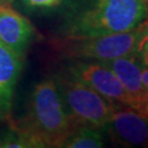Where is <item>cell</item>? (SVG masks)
<instances>
[{
  "mask_svg": "<svg viewBox=\"0 0 148 148\" xmlns=\"http://www.w3.org/2000/svg\"><path fill=\"white\" fill-rule=\"evenodd\" d=\"M145 2H146V5H147V7H148V0H145Z\"/></svg>",
  "mask_w": 148,
  "mask_h": 148,
  "instance_id": "obj_17",
  "label": "cell"
},
{
  "mask_svg": "<svg viewBox=\"0 0 148 148\" xmlns=\"http://www.w3.org/2000/svg\"><path fill=\"white\" fill-rule=\"evenodd\" d=\"M34 34L27 18L16 12L8 2L0 1V42L22 56Z\"/></svg>",
  "mask_w": 148,
  "mask_h": 148,
  "instance_id": "obj_7",
  "label": "cell"
},
{
  "mask_svg": "<svg viewBox=\"0 0 148 148\" xmlns=\"http://www.w3.org/2000/svg\"><path fill=\"white\" fill-rule=\"evenodd\" d=\"M21 57L13 49L0 42V117L11 110L16 81L22 69Z\"/></svg>",
  "mask_w": 148,
  "mask_h": 148,
  "instance_id": "obj_8",
  "label": "cell"
},
{
  "mask_svg": "<svg viewBox=\"0 0 148 148\" xmlns=\"http://www.w3.org/2000/svg\"><path fill=\"white\" fill-rule=\"evenodd\" d=\"M54 79H44L35 85L29 102V113L18 127L31 147H62L74 130Z\"/></svg>",
  "mask_w": 148,
  "mask_h": 148,
  "instance_id": "obj_2",
  "label": "cell"
},
{
  "mask_svg": "<svg viewBox=\"0 0 148 148\" xmlns=\"http://www.w3.org/2000/svg\"><path fill=\"white\" fill-rule=\"evenodd\" d=\"M0 1H8V0H0Z\"/></svg>",
  "mask_w": 148,
  "mask_h": 148,
  "instance_id": "obj_18",
  "label": "cell"
},
{
  "mask_svg": "<svg viewBox=\"0 0 148 148\" xmlns=\"http://www.w3.org/2000/svg\"><path fill=\"white\" fill-rule=\"evenodd\" d=\"M135 53L138 56V58L140 59L144 66L148 67V34H145L140 38Z\"/></svg>",
  "mask_w": 148,
  "mask_h": 148,
  "instance_id": "obj_12",
  "label": "cell"
},
{
  "mask_svg": "<svg viewBox=\"0 0 148 148\" xmlns=\"http://www.w3.org/2000/svg\"><path fill=\"white\" fill-rule=\"evenodd\" d=\"M104 146L102 131L89 126L74 128L62 147L66 148H100Z\"/></svg>",
  "mask_w": 148,
  "mask_h": 148,
  "instance_id": "obj_10",
  "label": "cell"
},
{
  "mask_svg": "<svg viewBox=\"0 0 148 148\" xmlns=\"http://www.w3.org/2000/svg\"><path fill=\"white\" fill-rule=\"evenodd\" d=\"M143 32L138 25L131 31L82 38H67L63 45L70 57L81 59L109 60L136 52Z\"/></svg>",
  "mask_w": 148,
  "mask_h": 148,
  "instance_id": "obj_4",
  "label": "cell"
},
{
  "mask_svg": "<svg viewBox=\"0 0 148 148\" xmlns=\"http://www.w3.org/2000/svg\"><path fill=\"white\" fill-rule=\"evenodd\" d=\"M139 27H140V30L143 32V36L145 34H148V16L139 24Z\"/></svg>",
  "mask_w": 148,
  "mask_h": 148,
  "instance_id": "obj_15",
  "label": "cell"
},
{
  "mask_svg": "<svg viewBox=\"0 0 148 148\" xmlns=\"http://www.w3.org/2000/svg\"><path fill=\"white\" fill-rule=\"evenodd\" d=\"M100 62L111 69L124 86L131 100L128 106L132 108L145 90L142 84V70L145 66L136 53Z\"/></svg>",
  "mask_w": 148,
  "mask_h": 148,
  "instance_id": "obj_9",
  "label": "cell"
},
{
  "mask_svg": "<svg viewBox=\"0 0 148 148\" xmlns=\"http://www.w3.org/2000/svg\"><path fill=\"white\" fill-rule=\"evenodd\" d=\"M63 0H22L25 7L31 9H47L58 5Z\"/></svg>",
  "mask_w": 148,
  "mask_h": 148,
  "instance_id": "obj_11",
  "label": "cell"
},
{
  "mask_svg": "<svg viewBox=\"0 0 148 148\" xmlns=\"http://www.w3.org/2000/svg\"><path fill=\"white\" fill-rule=\"evenodd\" d=\"M148 16L145 0H84L66 22L67 38L131 31Z\"/></svg>",
  "mask_w": 148,
  "mask_h": 148,
  "instance_id": "obj_1",
  "label": "cell"
},
{
  "mask_svg": "<svg viewBox=\"0 0 148 148\" xmlns=\"http://www.w3.org/2000/svg\"><path fill=\"white\" fill-rule=\"evenodd\" d=\"M55 82L65 110L74 124L106 131L114 103L69 74L58 77Z\"/></svg>",
  "mask_w": 148,
  "mask_h": 148,
  "instance_id": "obj_3",
  "label": "cell"
},
{
  "mask_svg": "<svg viewBox=\"0 0 148 148\" xmlns=\"http://www.w3.org/2000/svg\"><path fill=\"white\" fill-rule=\"evenodd\" d=\"M132 109L139 112L140 114H143L145 116H148V89L144 90L142 95L138 98V100L132 106Z\"/></svg>",
  "mask_w": 148,
  "mask_h": 148,
  "instance_id": "obj_13",
  "label": "cell"
},
{
  "mask_svg": "<svg viewBox=\"0 0 148 148\" xmlns=\"http://www.w3.org/2000/svg\"><path fill=\"white\" fill-rule=\"evenodd\" d=\"M106 131L114 142L125 147L148 144V116L121 103L113 104L111 120Z\"/></svg>",
  "mask_w": 148,
  "mask_h": 148,
  "instance_id": "obj_6",
  "label": "cell"
},
{
  "mask_svg": "<svg viewBox=\"0 0 148 148\" xmlns=\"http://www.w3.org/2000/svg\"><path fill=\"white\" fill-rule=\"evenodd\" d=\"M142 84L144 89H148V67H144L142 70Z\"/></svg>",
  "mask_w": 148,
  "mask_h": 148,
  "instance_id": "obj_14",
  "label": "cell"
},
{
  "mask_svg": "<svg viewBox=\"0 0 148 148\" xmlns=\"http://www.w3.org/2000/svg\"><path fill=\"white\" fill-rule=\"evenodd\" d=\"M2 143H3V134H0V147H2Z\"/></svg>",
  "mask_w": 148,
  "mask_h": 148,
  "instance_id": "obj_16",
  "label": "cell"
},
{
  "mask_svg": "<svg viewBox=\"0 0 148 148\" xmlns=\"http://www.w3.org/2000/svg\"><path fill=\"white\" fill-rule=\"evenodd\" d=\"M68 74L97 91L112 103L130 106V95L115 74L104 64L78 60L70 65Z\"/></svg>",
  "mask_w": 148,
  "mask_h": 148,
  "instance_id": "obj_5",
  "label": "cell"
}]
</instances>
